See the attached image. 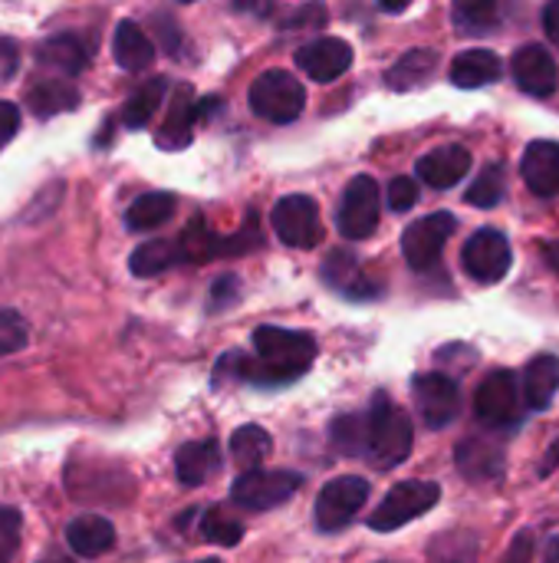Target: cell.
Returning <instances> with one entry per match:
<instances>
[{
	"mask_svg": "<svg viewBox=\"0 0 559 563\" xmlns=\"http://www.w3.org/2000/svg\"><path fill=\"white\" fill-rule=\"evenodd\" d=\"M270 449H273V439L260 426H244L231 435V455L244 472H254L270 455Z\"/></svg>",
	"mask_w": 559,
	"mask_h": 563,
	"instance_id": "32",
	"label": "cell"
},
{
	"mask_svg": "<svg viewBox=\"0 0 559 563\" xmlns=\"http://www.w3.org/2000/svg\"><path fill=\"white\" fill-rule=\"evenodd\" d=\"M323 280L329 287H336L339 294L353 297V300H366L376 294L372 284L362 280V271H359V257L349 254V251H333L323 264Z\"/></svg>",
	"mask_w": 559,
	"mask_h": 563,
	"instance_id": "27",
	"label": "cell"
},
{
	"mask_svg": "<svg viewBox=\"0 0 559 563\" xmlns=\"http://www.w3.org/2000/svg\"><path fill=\"white\" fill-rule=\"evenodd\" d=\"M194 563H221L217 558H204V561H194Z\"/></svg>",
	"mask_w": 559,
	"mask_h": 563,
	"instance_id": "51",
	"label": "cell"
},
{
	"mask_svg": "<svg viewBox=\"0 0 559 563\" xmlns=\"http://www.w3.org/2000/svg\"><path fill=\"white\" fill-rule=\"evenodd\" d=\"M217 468H221V445H217L214 439L185 442V445L175 452V472H178V482H181L185 488L204 485Z\"/></svg>",
	"mask_w": 559,
	"mask_h": 563,
	"instance_id": "19",
	"label": "cell"
},
{
	"mask_svg": "<svg viewBox=\"0 0 559 563\" xmlns=\"http://www.w3.org/2000/svg\"><path fill=\"white\" fill-rule=\"evenodd\" d=\"M43 563H66V561H43Z\"/></svg>",
	"mask_w": 559,
	"mask_h": 563,
	"instance_id": "52",
	"label": "cell"
},
{
	"mask_svg": "<svg viewBox=\"0 0 559 563\" xmlns=\"http://www.w3.org/2000/svg\"><path fill=\"white\" fill-rule=\"evenodd\" d=\"M20 548V511L0 505V563H13Z\"/></svg>",
	"mask_w": 559,
	"mask_h": 563,
	"instance_id": "38",
	"label": "cell"
},
{
	"mask_svg": "<svg viewBox=\"0 0 559 563\" xmlns=\"http://www.w3.org/2000/svg\"><path fill=\"white\" fill-rule=\"evenodd\" d=\"M241 297V277L237 274H224L211 284V310H224L231 303H237Z\"/></svg>",
	"mask_w": 559,
	"mask_h": 563,
	"instance_id": "40",
	"label": "cell"
},
{
	"mask_svg": "<svg viewBox=\"0 0 559 563\" xmlns=\"http://www.w3.org/2000/svg\"><path fill=\"white\" fill-rule=\"evenodd\" d=\"M409 3L405 0H399V3H382V10H389V13H399V10H405Z\"/></svg>",
	"mask_w": 559,
	"mask_h": 563,
	"instance_id": "50",
	"label": "cell"
},
{
	"mask_svg": "<svg viewBox=\"0 0 559 563\" xmlns=\"http://www.w3.org/2000/svg\"><path fill=\"white\" fill-rule=\"evenodd\" d=\"M303 488L297 472H247L231 485V501L247 511H270L287 505Z\"/></svg>",
	"mask_w": 559,
	"mask_h": 563,
	"instance_id": "8",
	"label": "cell"
},
{
	"mask_svg": "<svg viewBox=\"0 0 559 563\" xmlns=\"http://www.w3.org/2000/svg\"><path fill=\"white\" fill-rule=\"evenodd\" d=\"M112 53H115V63L125 73H142V69H148L155 63V43L145 36V30L135 20H122L115 26Z\"/></svg>",
	"mask_w": 559,
	"mask_h": 563,
	"instance_id": "23",
	"label": "cell"
},
{
	"mask_svg": "<svg viewBox=\"0 0 559 563\" xmlns=\"http://www.w3.org/2000/svg\"><path fill=\"white\" fill-rule=\"evenodd\" d=\"M247 99H250L254 115H260L267 122H277V125H287V122L300 119V112L306 106V89L293 73L267 69L250 82Z\"/></svg>",
	"mask_w": 559,
	"mask_h": 563,
	"instance_id": "3",
	"label": "cell"
},
{
	"mask_svg": "<svg viewBox=\"0 0 559 563\" xmlns=\"http://www.w3.org/2000/svg\"><path fill=\"white\" fill-rule=\"evenodd\" d=\"M175 264H185V254H181V244L178 238L168 241V238H155V241H145L132 251L128 257V271L135 277H155V274H165L171 271Z\"/></svg>",
	"mask_w": 559,
	"mask_h": 563,
	"instance_id": "28",
	"label": "cell"
},
{
	"mask_svg": "<svg viewBox=\"0 0 559 563\" xmlns=\"http://www.w3.org/2000/svg\"><path fill=\"white\" fill-rule=\"evenodd\" d=\"M534 544H537V534L530 528H521L514 534V541L507 544L504 551V561L501 563H530L534 561Z\"/></svg>",
	"mask_w": 559,
	"mask_h": 563,
	"instance_id": "42",
	"label": "cell"
},
{
	"mask_svg": "<svg viewBox=\"0 0 559 563\" xmlns=\"http://www.w3.org/2000/svg\"><path fill=\"white\" fill-rule=\"evenodd\" d=\"M474 416L488 429H514L521 422V389L511 369H494L484 376L474 396Z\"/></svg>",
	"mask_w": 559,
	"mask_h": 563,
	"instance_id": "10",
	"label": "cell"
},
{
	"mask_svg": "<svg viewBox=\"0 0 559 563\" xmlns=\"http://www.w3.org/2000/svg\"><path fill=\"white\" fill-rule=\"evenodd\" d=\"M412 399H415V409H418V419L441 432L445 426H451L458 416H461V389L451 376L445 373H425V376H415L412 383Z\"/></svg>",
	"mask_w": 559,
	"mask_h": 563,
	"instance_id": "11",
	"label": "cell"
},
{
	"mask_svg": "<svg viewBox=\"0 0 559 563\" xmlns=\"http://www.w3.org/2000/svg\"><path fill=\"white\" fill-rule=\"evenodd\" d=\"M155 20H158V36H161L165 49L175 56V49H178V23L171 16H155Z\"/></svg>",
	"mask_w": 559,
	"mask_h": 563,
	"instance_id": "45",
	"label": "cell"
},
{
	"mask_svg": "<svg viewBox=\"0 0 559 563\" xmlns=\"http://www.w3.org/2000/svg\"><path fill=\"white\" fill-rule=\"evenodd\" d=\"M270 224L273 234L297 251H310L323 241V221H320V208L313 198L306 195H287L273 205L270 211Z\"/></svg>",
	"mask_w": 559,
	"mask_h": 563,
	"instance_id": "6",
	"label": "cell"
},
{
	"mask_svg": "<svg viewBox=\"0 0 559 563\" xmlns=\"http://www.w3.org/2000/svg\"><path fill=\"white\" fill-rule=\"evenodd\" d=\"M16 132H20V106L10 99H0V152L13 142Z\"/></svg>",
	"mask_w": 559,
	"mask_h": 563,
	"instance_id": "43",
	"label": "cell"
},
{
	"mask_svg": "<svg viewBox=\"0 0 559 563\" xmlns=\"http://www.w3.org/2000/svg\"><path fill=\"white\" fill-rule=\"evenodd\" d=\"M198 119H201V112H198V102H194V89L188 82H181L175 89V99L168 106V115H165V122L158 129V148L175 152V148L191 145V135H194L191 129H194Z\"/></svg>",
	"mask_w": 559,
	"mask_h": 563,
	"instance_id": "17",
	"label": "cell"
},
{
	"mask_svg": "<svg viewBox=\"0 0 559 563\" xmlns=\"http://www.w3.org/2000/svg\"><path fill=\"white\" fill-rule=\"evenodd\" d=\"M521 175L527 181V188L537 198H557L559 195V142L550 139H537L527 145L524 158H521Z\"/></svg>",
	"mask_w": 559,
	"mask_h": 563,
	"instance_id": "16",
	"label": "cell"
},
{
	"mask_svg": "<svg viewBox=\"0 0 559 563\" xmlns=\"http://www.w3.org/2000/svg\"><path fill=\"white\" fill-rule=\"evenodd\" d=\"M326 7L323 3H306V7H297V10H287L280 16V26L283 30H303V26H323L326 23Z\"/></svg>",
	"mask_w": 559,
	"mask_h": 563,
	"instance_id": "39",
	"label": "cell"
},
{
	"mask_svg": "<svg viewBox=\"0 0 559 563\" xmlns=\"http://www.w3.org/2000/svg\"><path fill=\"white\" fill-rule=\"evenodd\" d=\"M441 56L438 49H409L395 66H389L385 73V86L395 92H412L422 89L425 82H432L435 69H438Z\"/></svg>",
	"mask_w": 559,
	"mask_h": 563,
	"instance_id": "25",
	"label": "cell"
},
{
	"mask_svg": "<svg viewBox=\"0 0 559 563\" xmlns=\"http://www.w3.org/2000/svg\"><path fill=\"white\" fill-rule=\"evenodd\" d=\"M514 264L511 238L497 228H478L461 247V267L478 284H497Z\"/></svg>",
	"mask_w": 559,
	"mask_h": 563,
	"instance_id": "5",
	"label": "cell"
},
{
	"mask_svg": "<svg viewBox=\"0 0 559 563\" xmlns=\"http://www.w3.org/2000/svg\"><path fill=\"white\" fill-rule=\"evenodd\" d=\"M455 23L461 33H491L497 26V3L491 0H471L455 7Z\"/></svg>",
	"mask_w": 559,
	"mask_h": 563,
	"instance_id": "35",
	"label": "cell"
},
{
	"mask_svg": "<svg viewBox=\"0 0 559 563\" xmlns=\"http://www.w3.org/2000/svg\"><path fill=\"white\" fill-rule=\"evenodd\" d=\"M544 261L550 264V271H557V274H559V241H550V244H544Z\"/></svg>",
	"mask_w": 559,
	"mask_h": 563,
	"instance_id": "48",
	"label": "cell"
},
{
	"mask_svg": "<svg viewBox=\"0 0 559 563\" xmlns=\"http://www.w3.org/2000/svg\"><path fill=\"white\" fill-rule=\"evenodd\" d=\"M254 353L257 356H244V353H227L217 369L214 379L221 383L224 376H237L250 386H264V389H277L287 386L293 379H300L320 346L313 333L303 330H283V327H257L254 330Z\"/></svg>",
	"mask_w": 559,
	"mask_h": 563,
	"instance_id": "1",
	"label": "cell"
},
{
	"mask_svg": "<svg viewBox=\"0 0 559 563\" xmlns=\"http://www.w3.org/2000/svg\"><path fill=\"white\" fill-rule=\"evenodd\" d=\"M547 563H559V538H550L547 544Z\"/></svg>",
	"mask_w": 559,
	"mask_h": 563,
	"instance_id": "49",
	"label": "cell"
},
{
	"mask_svg": "<svg viewBox=\"0 0 559 563\" xmlns=\"http://www.w3.org/2000/svg\"><path fill=\"white\" fill-rule=\"evenodd\" d=\"M468 205H478V208H494V205H501V198H504V168L497 165V162H491V165H484L481 172H478V178H474V185L468 188Z\"/></svg>",
	"mask_w": 559,
	"mask_h": 563,
	"instance_id": "34",
	"label": "cell"
},
{
	"mask_svg": "<svg viewBox=\"0 0 559 563\" xmlns=\"http://www.w3.org/2000/svg\"><path fill=\"white\" fill-rule=\"evenodd\" d=\"M455 465L468 482H494L504 475L507 455L501 445H494L488 439H465V442H458Z\"/></svg>",
	"mask_w": 559,
	"mask_h": 563,
	"instance_id": "18",
	"label": "cell"
},
{
	"mask_svg": "<svg viewBox=\"0 0 559 563\" xmlns=\"http://www.w3.org/2000/svg\"><path fill=\"white\" fill-rule=\"evenodd\" d=\"M36 59L43 66H49V69L72 79L89 66V46L76 33H56V36H49V40H43L36 46Z\"/></svg>",
	"mask_w": 559,
	"mask_h": 563,
	"instance_id": "21",
	"label": "cell"
},
{
	"mask_svg": "<svg viewBox=\"0 0 559 563\" xmlns=\"http://www.w3.org/2000/svg\"><path fill=\"white\" fill-rule=\"evenodd\" d=\"M366 501H369V482H366V478H356V475L333 478V482L320 492L316 508H313L316 531H323V534L343 531V528L362 511Z\"/></svg>",
	"mask_w": 559,
	"mask_h": 563,
	"instance_id": "7",
	"label": "cell"
},
{
	"mask_svg": "<svg viewBox=\"0 0 559 563\" xmlns=\"http://www.w3.org/2000/svg\"><path fill=\"white\" fill-rule=\"evenodd\" d=\"M339 234L349 241H366L379 228V181L372 175H356L339 201L336 214Z\"/></svg>",
	"mask_w": 559,
	"mask_h": 563,
	"instance_id": "9",
	"label": "cell"
},
{
	"mask_svg": "<svg viewBox=\"0 0 559 563\" xmlns=\"http://www.w3.org/2000/svg\"><path fill=\"white\" fill-rule=\"evenodd\" d=\"M438 498H441L438 482H399L395 488H389V495L372 511L369 528L379 534L399 531V528L412 525L415 518L428 515L438 505Z\"/></svg>",
	"mask_w": 559,
	"mask_h": 563,
	"instance_id": "4",
	"label": "cell"
},
{
	"mask_svg": "<svg viewBox=\"0 0 559 563\" xmlns=\"http://www.w3.org/2000/svg\"><path fill=\"white\" fill-rule=\"evenodd\" d=\"M557 465H559V439L550 445V449H547V455H544V462H540V468H537V472H540V478H547Z\"/></svg>",
	"mask_w": 559,
	"mask_h": 563,
	"instance_id": "47",
	"label": "cell"
},
{
	"mask_svg": "<svg viewBox=\"0 0 559 563\" xmlns=\"http://www.w3.org/2000/svg\"><path fill=\"white\" fill-rule=\"evenodd\" d=\"M66 544L72 554L92 561L115 548V528H112V521H105L99 515H79L66 528Z\"/></svg>",
	"mask_w": 559,
	"mask_h": 563,
	"instance_id": "20",
	"label": "cell"
},
{
	"mask_svg": "<svg viewBox=\"0 0 559 563\" xmlns=\"http://www.w3.org/2000/svg\"><path fill=\"white\" fill-rule=\"evenodd\" d=\"M415 201H418V185H415V178H395V181L389 185V208H392V211H409V208H415Z\"/></svg>",
	"mask_w": 559,
	"mask_h": 563,
	"instance_id": "41",
	"label": "cell"
},
{
	"mask_svg": "<svg viewBox=\"0 0 559 563\" xmlns=\"http://www.w3.org/2000/svg\"><path fill=\"white\" fill-rule=\"evenodd\" d=\"M26 106L36 119H49L56 112L76 109L79 106V89L72 79H36L26 89Z\"/></svg>",
	"mask_w": 559,
	"mask_h": 563,
	"instance_id": "26",
	"label": "cell"
},
{
	"mask_svg": "<svg viewBox=\"0 0 559 563\" xmlns=\"http://www.w3.org/2000/svg\"><path fill=\"white\" fill-rule=\"evenodd\" d=\"M544 30H547V36L559 46V0L547 3V10H544Z\"/></svg>",
	"mask_w": 559,
	"mask_h": 563,
	"instance_id": "46",
	"label": "cell"
},
{
	"mask_svg": "<svg viewBox=\"0 0 559 563\" xmlns=\"http://www.w3.org/2000/svg\"><path fill=\"white\" fill-rule=\"evenodd\" d=\"M201 534H204V541H211V544L234 548V544L244 538V528H241L237 521H231L221 508H214V511H208V515H204V521H201Z\"/></svg>",
	"mask_w": 559,
	"mask_h": 563,
	"instance_id": "36",
	"label": "cell"
},
{
	"mask_svg": "<svg viewBox=\"0 0 559 563\" xmlns=\"http://www.w3.org/2000/svg\"><path fill=\"white\" fill-rule=\"evenodd\" d=\"M455 228H458V218L451 211H435V214L409 224L405 234H402V254H405L409 267L412 271H428L441 257V251H445L448 238L455 234Z\"/></svg>",
	"mask_w": 559,
	"mask_h": 563,
	"instance_id": "12",
	"label": "cell"
},
{
	"mask_svg": "<svg viewBox=\"0 0 559 563\" xmlns=\"http://www.w3.org/2000/svg\"><path fill=\"white\" fill-rule=\"evenodd\" d=\"M30 340V327L16 310H0V356L23 350Z\"/></svg>",
	"mask_w": 559,
	"mask_h": 563,
	"instance_id": "37",
	"label": "cell"
},
{
	"mask_svg": "<svg viewBox=\"0 0 559 563\" xmlns=\"http://www.w3.org/2000/svg\"><path fill=\"white\" fill-rule=\"evenodd\" d=\"M178 208V198L171 191H148L142 198H135L125 211V228L128 231H155L161 228Z\"/></svg>",
	"mask_w": 559,
	"mask_h": 563,
	"instance_id": "29",
	"label": "cell"
},
{
	"mask_svg": "<svg viewBox=\"0 0 559 563\" xmlns=\"http://www.w3.org/2000/svg\"><path fill=\"white\" fill-rule=\"evenodd\" d=\"M165 92H168V79L165 76H155L148 82H142L122 106V122L128 129H142L148 125V119L158 112V106L165 102Z\"/></svg>",
	"mask_w": 559,
	"mask_h": 563,
	"instance_id": "31",
	"label": "cell"
},
{
	"mask_svg": "<svg viewBox=\"0 0 559 563\" xmlns=\"http://www.w3.org/2000/svg\"><path fill=\"white\" fill-rule=\"evenodd\" d=\"M481 541L468 528H451L432 538L428 544V563H478Z\"/></svg>",
	"mask_w": 559,
	"mask_h": 563,
	"instance_id": "30",
	"label": "cell"
},
{
	"mask_svg": "<svg viewBox=\"0 0 559 563\" xmlns=\"http://www.w3.org/2000/svg\"><path fill=\"white\" fill-rule=\"evenodd\" d=\"M504 73V63L494 49H465L455 56L451 63V82L461 89H478V86H491L497 82Z\"/></svg>",
	"mask_w": 559,
	"mask_h": 563,
	"instance_id": "22",
	"label": "cell"
},
{
	"mask_svg": "<svg viewBox=\"0 0 559 563\" xmlns=\"http://www.w3.org/2000/svg\"><path fill=\"white\" fill-rule=\"evenodd\" d=\"M418 178L425 185H432L435 191H445V188H455L458 181L468 178L471 172V152L465 145H441V148H432L428 155L418 158L415 165Z\"/></svg>",
	"mask_w": 559,
	"mask_h": 563,
	"instance_id": "15",
	"label": "cell"
},
{
	"mask_svg": "<svg viewBox=\"0 0 559 563\" xmlns=\"http://www.w3.org/2000/svg\"><path fill=\"white\" fill-rule=\"evenodd\" d=\"M412 422L409 416L389 402L385 393L372 396V406L366 409V462L379 472L399 468L412 455Z\"/></svg>",
	"mask_w": 559,
	"mask_h": 563,
	"instance_id": "2",
	"label": "cell"
},
{
	"mask_svg": "<svg viewBox=\"0 0 559 563\" xmlns=\"http://www.w3.org/2000/svg\"><path fill=\"white\" fill-rule=\"evenodd\" d=\"M20 66V46L7 36H0V82H10Z\"/></svg>",
	"mask_w": 559,
	"mask_h": 563,
	"instance_id": "44",
	"label": "cell"
},
{
	"mask_svg": "<svg viewBox=\"0 0 559 563\" xmlns=\"http://www.w3.org/2000/svg\"><path fill=\"white\" fill-rule=\"evenodd\" d=\"M511 73H514L517 86H521L527 96L547 99V96L557 92V59H554V53H547V46H540V43H524V46L514 53V59H511Z\"/></svg>",
	"mask_w": 559,
	"mask_h": 563,
	"instance_id": "13",
	"label": "cell"
},
{
	"mask_svg": "<svg viewBox=\"0 0 559 563\" xmlns=\"http://www.w3.org/2000/svg\"><path fill=\"white\" fill-rule=\"evenodd\" d=\"M559 393V356H534L524 376V402L534 412H547Z\"/></svg>",
	"mask_w": 559,
	"mask_h": 563,
	"instance_id": "24",
	"label": "cell"
},
{
	"mask_svg": "<svg viewBox=\"0 0 559 563\" xmlns=\"http://www.w3.org/2000/svg\"><path fill=\"white\" fill-rule=\"evenodd\" d=\"M297 66L316 79V82H333L353 66V46L339 36H316L297 49Z\"/></svg>",
	"mask_w": 559,
	"mask_h": 563,
	"instance_id": "14",
	"label": "cell"
},
{
	"mask_svg": "<svg viewBox=\"0 0 559 563\" xmlns=\"http://www.w3.org/2000/svg\"><path fill=\"white\" fill-rule=\"evenodd\" d=\"M329 439L343 455L362 459L366 455V412L362 416H339L329 426Z\"/></svg>",
	"mask_w": 559,
	"mask_h": 563,
	"instance_id": "33",
	"label": "cell"
}]
</instances>
